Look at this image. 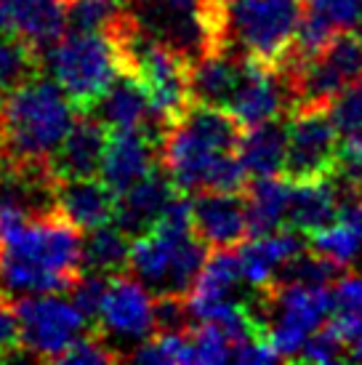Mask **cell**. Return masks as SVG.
I'll use <instances>...</instances> for the list:
<instances>
[{
	"mask_svg": "<svg viewBox=\"0 0 362 365\" xmlns=\"http://www.w3.org/2000/svg\"><path fill=\"white\" fill-rule=\"evenodd\" d=\"M131 245L133 237L123 232L118 224H104L99 230H90L83 240V269L99 274H120L128 272L131 264Z\"/></svg>",
	"mask_w": 362,
	"mask_h": 365,
	"instance_id": "484cf974",
	"label": "cell"
},
{
	"mask_svg": "<svg viewBox=\"0 0 362 365\" xmlns=\"http://www.w3.org/2000/svg\"><path fill=\"white\" fill-rule=\"evenodd\" d=\"M107 144H110V128L93 112H81L53 155V171L59 179L99 176Z\"/></svg>",
	"mask_w": 362,
	"mask_h": 365,
	"instance_id": "d6986e66",
	"label": "cell"
},
{
	"mask_svg": "<svg viewBox=\"0 0 362 365\" xmlns=\"http://www.w3.org/2000/svg\"><path fill=\"white\" fill-rule=\"evenodd\" d=\"M93 115L99 118L110 131H144L160 144L165 136V125L157 120L152 110L150 93L133 75L120 72L118 81L110 86V91L93 107Z\"/></svg>",
	"mask_w": 362,
	"mask_h": 365,
	"instance_id": "2e32d148",
	"label": "cell"
},
{
	"mask_svg": "<svg viewBox=\"0 0 362 365\" xmlns=\"http://www.w3.org/2000/svg\"><path fill=\"white\" fill-rule=\"evenodd\" d=\"M336 30H357L362 21V0H306Z\"/></svg>",
	"mask_w": 362,
	"mask_h": 365,
	"instance_id": "836d02e7",
	"label": "cell"
},
{
	"mask_svg": "<svg viewBox=\"0 0 362 365\" xmlns=\"http://www.w3.org/2000/svg\"><path fill=\"white\" fill-rule=\"evenodd\" d=\"M155 302H157V296L141 280H136L131 272L112 274L104 302H101L99 317H96V323H99L96 331L107 336L118 349H120L118 341L139 346L141 341H147L157 334Z\"/></svg>",
	"mask_w": 362,
	"mask_h": 365,
	"instance_id": "7c38bea8",
	"label": "cell"
},
{
	"mask_svg": "<svg viewBox=\"0 0 362 365\" xmlns=\"http://www.w3.org/2000/svg\"><path fill=\"white\" fill-rule=\"evenodd\" d=\"M331 323L338 328L343 344H346V360L362 363V312L336 309L331 314Z\"/></svg>",
	"mask_w": 362,
	"mask_h": 365,
	"instance_id": "e575fe53",
	"label": "cell"
},
{
	"mask_svg": "<svg viewBox=\"0 0 362 365\" xmlns=\"http://www.w3.org/2000/svg\"><path fill=\"white\" fill-rule=\"evenodd\" d=\"M176 192L179 190L173 187L171 176L162 171V165H157L150 176H144L139 184H133L128 192L118 195L115 224L131 237H139L157 224L165 205L171 203Z\"/></svg>",
	"mask_w": 362,
	"mask_h": 365,
	"instance_id": "44dd1931",
	"label": "cell"
},
{
	"mask_svg": "<svg viewBox=\"0 0 362 365\" xmlns=\"http://www.w3.org/2000/svg\"><path fill=\"white\" fill-rule=\"evenodd\" d=\"M242 280V267L240 254H232V248H216L208 254L202 264L197 283L192 288L190 309L195 320H219L229 307L240 304V285Z\"/></svg>",
	"mask_w": 362,
	"mask_h": 365,
	"instance_id": "5bb4252c",
	"label": "cell"
},
{
	"mask_svg": "<svg viewBox=\"0 0 362 365\" xmlns=\"http://www.w3.org/2000/svg\"><path fill=\"white\" fill-rule=\"evenodd\" d=\"M338 128L328 107H296L288 115V158L285 171L291 182L328 179L338 160Z\"/></svg>",
	"mask_w": 362,
	"mask_h": 365,
	"instance_id": "30bf717a",
	"label": "cell"
},
{
	"mask_svg": "<svg viewBox=\"0 0 362 365\" xmlns=\"http://www.w3.org/2000/svg\"><path fill=\"white\" fill-rule=\"evenodd\" d=\"M237 155L253 179L282 173L288 158V120L277 118L245 128Z\"/></svg>",
	"mask_w": 362,
	"mask_h": 365,
	"instance_id": "cb8c5ba5",
	"label": "cell"
},
{
	"mask_svg": "<svg viewBox=\"0 0 362 365\" xmlns=\"http://www.w3.org/2000/svg\"><path fill=\"white\" fill-rule=\"evenodd\" d=\"M107 285H110V277L99 272H88L83 269V274L72 283L70 288V299L75 302V307L81 309L90 323H96L101 309V302H104V294H107Z\"/></svg>",
	"mask_w": 362,
	"mask_h": 365,
	"instance_id": "d6a6232c",
	"label": "cell"
},
{
	"mask_svg": "<svg viewBox=\"0 0 362 365\" xmlns=\"http://www.w3.org/2000/svg\"><path fill=\"white\" fill-rule=\"evenodd\" d=\"M195 232L211 251L237 248L251 237L248 203L240 192H200L192 200Z\"/></svg>",
	"mask_w": 362,
	"mask_h": 365,
	"instance_id": "4fadbf2b",
	"label": "cell"
},
{
	"mask_svg": "<svg viewBox=\"0 0 362 365\" xmlns=\"http://www.w3.org/2000/svg\"><path fill=\"white\" fill-rule=\"evenodd\" d=\"M309 245L314 251H320L322 256L333 259L336 264L349 267L362 251V232L343 219H336L333 224L322 227L320 232L309 235Z\"/></svg>",
	"mask_w": 362,
	"mask_h": 365,
	"instance_id": "83f0119b",
	"label": "cell"
},
{
	"mask_svg": "<svg viewBox=\"0 0 362 365\" xmlns=\"http://www.w3.org/2000/svg\"><path fill=\"white\" fill-rule=\"evenodd\" d=\"M208 251L192 224L190 195L176 192L157 224L133 237L128 272L155 296H190Z\"/></svg>",
	"mask_w": 362,
	"mask_h": 365,
	"instance_id": "3957f363",
	"label": "cell"
},
{
	"mask_svg": "<svg viewBox=\"0 0 362 365\" xmlns=\"http://www.w3.org/2000/svg\"><path fill=\"white\" fill-rule=\"evenodd\" d=\"M306 245H309L306 235L293 230V227H282L277 232L259 235L251 243H242V280L251 285L256 294H267L277 285V274H280L282 264L299 251H304Z\"/></svg>",
	"mask_w": 362,
	"mask_h": 365,
	"instance_id": "ac0fdd59",
	"label": "cell"
},
{
	"mask_svg": "<svg viewBox=\"0 0 362 365\" xmlns=\"http://www.w3.org/2000/svg\"><path fill=\"white\" fill-rule=\"evenodd\" d=\"M264 304V334L280 360H299L306 339L322 328L336 312L333 291L320 285L277 283L272 291L259 294Z\"/></svg>",
	"mask_w": 362,
	"mask_h": 365,
	"instance_id": "ba28073f",
	"label": "cell"
},
{
	"mask_svg": "<svg viewBox=\"0 0 362 365\" xmlns=\"http://www.w3.org/2000/svg\"><path fill=\"white\" fill-rule=\"evenodd\" d=\"M19 320V346L32 360L61 363L81 336L90 331V320L72 299L59 294H30L14 302Z\"/></svg>",
	"mask_w": 362,
	"mask_h": 365,
	"instance_id": "9c48e42d",
	"label": "cell"
},
{
	"mask_svg": "<svg viewBox=\"0 0 362 365\" xmlns=\"http://www.w3.org/2000/svg\"><path fill=\"white\" fill-rule=\"evenodd\" d=\"M120 360H125L120 349L112 344L104 334H99L96 328H90L88 334L81 336L67 349V355L61 357V363H72V365H104V363H120Z\"/></svg>",
	"mask_w": 362,
	"mask_h": 365,
	"instance_id": "f546056e",
	"label": "cell"
},
{
	"mask_svg": "<svg viewBox=\"0 0 362 365\" xmlns=\"http://www.w3.org/2000/svg\"><path fill=\"white\" fill-rule=\"evenodd\" d=\"M357 35H360V41H362V21H360V27H357Z\"/></svg>",
	"mask_w": 362,
	"mask_h": 365,
	"instance_id": "f35d334b",
	"label": "cell"
},
{
	"mask_svg": "<svg viewBox=\"0 0 362 365\" xmlns=\"http://www.w3.org/2000/svg\"><path fill=\"white\" fill-rule=\"evenodd\" d=\"M192 336V349H195V363L202 365H216L232 360V339L224 334V328L213 320H205L197 328L190 331Z\"/></svg>",
	"mask_w": 362,
	"mask_h": 365,
	"instance_id": "f1b7e54d",
	"label": "cell"
},
{
	"mask_svg": "<svg viewBox=\"0 0 362 365\" xmlns=\"http://www.w3.org/2000/svg\"><path fill=\"white\" fill-rule=\"evenodd\" d=\"M242 133L245 125L227 107L192 102L162 136V171L181 195L208 192L216 165L227 155H237Z\"/></svg>",
	"mask_w": 362,
	"mask_h": 365,
	"instance_id": "277c9868",
	"label": "cell"
},
{
	"mask_svg": "<svg viewBox=\"0 0 362 365\" xmlns=\"http://www.w3.org/2000/svg\"><path fill=\"white\" fill-rule=\"evenodd\" d=\"M341 211V197L336 184L328 179H314V182H293L291 211H288V227L304 232L306 237L320 232L338 219Z\"/></svg>",
	"mask_w": 362,
	"mask_h": 365,
	"instance_id": "603a6c76",
	"label": "cell"
},
{
	"mask_svg": "<svg viewBox=\"0 0 362 365\" xmlns=\"http://www.w3.org/2000/svg\"><path fill=\"white\" fill-rule=\"evenodd\" d=\"M160 165V144L144 131H110L107 155L101 163V179L115 195L128 192L133 184Z\"/></svg>",
	"mask_w": 362,
	"mask_h": 365,
	"instance_id": "e0dca14e",
	"label": "cell"
},
{
	"mask_svg": "<svg viewBox=\"0 0 362 365\" xmlns=\"http://www.w3.org/2000/svg\"><path fill=\"white\" fill-rule=\"evenodd\" d=\"M304 14V0H240L227 11V43L245 56L282 64L296 43Z\"/></svg>",
	"mask_w": 362,
	"mask_h": 365,
	"instance_id": "52a82bcc",
	"label": "cell"
},
{
	"mask_svg": "<svg viewBox=\"0 0 362 365\" xmlns=\"http://www.w3.org/2000/svg\"><path fill=\"white\" fill-rule=\"evenodd\" d=\"M293 182L288 176H259L253 184L245 187V203H248V224L251 237L277 232L288 227V211H291Z\"/></svg>",
	"mask_w": 362,
	"mask_h": 365,
	"instance_id": "7402d4cb",
	"label": "cell"
},
{
	"mask_svg": "<svg viewBox=\"0 0 362 365\" xmlns=\"http://www.w3.org/2000/svg\"><path fill=\"white\" fill-rule=\"evenodd\" d=\"M299 360L304 363H336V360H346V344H343L341 334H338V328L328 320V323L317 328L309 339H306V344H304L301 355Z\"/></svg>",
	"mask_w": 362,
	"mask_h": 365,
	"instance_id": "1f68e13d",
	"label": "cell"
},
{
	"mask_svg": "<svg viewBox=\"0 0 362 365\" xmlns=\"http://www.w3.org/2000/svg\"><path fill=\"white\" fill-rule=\"evenodd\" d=\"M56 205L64 219H70L81 232L99 230L115 222L118 195L101 176L86 179H59L56 187Z\"/></svg>",
	"mask_w": 362,
	"mask_h": 365,
	"instance_id": "ffe728a7",
	"label": "cell"
},
{
	"mask_svg": "<svg viewBox=\"0 0 362 365\" xmlns=\"http://www.w3.org/2000/svg\"><path fill=\"white\" fill-rule=\"evenodd\" d=\"M43 53L11 32L0 30V99L19 88L21 83L41 75Z\"/></svg>",
	"mask_w": 362,
	"mask_h": 365,
	"instance_id": "4316f807",
	"label": "cell"
},
{
	"mask_svg": "<svg viewBox=\"0 0 362 365\" xmlns=\"http://www.w3.org/2000/svg\"><path fill=\"white\" fill-rule=\"evenodd\" d=\"M9 168V158H6V150H3V139H0V176Z\"/></svg>",
	"mask_w": 362,
	"mask_h": 365,
	"instance_id": "8d00e7d4",
	"label": "cell"
},
{
	"mask_svg": "<svg viewBox=\"0 0 362 365\" xmlns=\"http://www.w3.org/2000/svg\"><path fill=\"white\" fill-rule=\"evenodd\" d=\"M141 32L173 51L184 64L227 48V6L219 0H125Z\"/></svg>",
	"mask_w": 362,
	"mask_h": 365,
	"instance_id": "5b68a950",
	"label": "cell"
},
{
	"mask_svg": "<svg viewBox=\"0 0 362 365\" xmlns=\"http://www.w3.org/2000/svg\"><path fill=\"white\" fill-rule=\"evenodd\" d=\"M219 3H222V6H227V9H229V6H234V3H240V0H219Z\"/></svg>",
	"mask_w": 362,
	"mask_h": 365,
	"instance_id": "74e56055",
	"label": "cell"
},
{
	"mask_svg": "<svg viewBox=\"0 0 362 365\" xmlns=\"http://www.w3.org/2000/svg\"><path fill=\"white\" fill-rule=\"evenodd\" d=\"M43 67L81 112H90L123 72L118 43L104 30H70L43 53Z\"/></svg>",
	"mask_w": 362,
	"mask_h": 365,
	"instance_id": "8992f818",
	"label": "cell"
},
{
	"mask_svg": "<svg viewBox=\"0 0 362 365\" xmlns=\"http://www.w3.org/2000/svg\"><path fill=\"white\" fill-rule=\"evenodd\" d=\"M81 110L53 78L35 75L0 99V139L14 168H53Z\"/></svg>",
	"mask_w": 362,
	"mask_h": 365,
	"instance_id": "7a4b0ae2",
	"label": "cell"
},
{
	"mask_svg": "<svg viewBox=\"0 0 362 365\" xmlns=\"http://www.w3.org/2000/svg\"><path fill=\"white\" fill-rule=\"evenodd\" d=\"M242 53L237 48H222L208 56H202L197 64L190 67V91L192 102L200 104H216V107H227L237 83V72H240Z\"/></svg>",
	"mask_w": 362,
	"mask_h": 365,
	"instance_id": "d4e9b609",
	"label": "cell"
},
{
	"mask_svg": "<svg viewBox=\"0 0 362 365\" xmlns=\"http://www.w3.org/2000/svg\"><path fill=\"white\" fill-rule=\"evenodd\" d=\"M0 30L46 53L70 30V0H0Z\"/></svg>",
	"mask_w": 362,
	"mask_h": 365,
	"instance_id": "9a60e30c",
	"label": "cell"
},
{
	"mask_svg": "<svg viewBox=\"0 0 362 365\" xmlns=\"http://www.w3.org/2000/svg\"><path fill=\"white\" fill-rule=\"evenodd\" d=\"M333 299H336V309L362 312V274L343 272L338 283L333 285Z\"/></svg>",
	"mask_w": 362,
	"mask_h": 365,
	"instance_id": "d590c367",
	"label": "cell"
},
{
	"mask_svg": "<svg viewBox=\"0 0 362 365\" xmlns=\"http://www.w3.org/2000/svg\"><path fill=\"white\" fill-rule=\"evenodd\" d=\"M293 107H296V93H293L288 70L282 64H272V61L253 59L242 53L237 83L227 110L245 128H251L259 123L291 115Z\"/></svg>",
	"mask_w": 362,
	"mask_h": 365,
	"instance_id": "8fae6325",
	"label": "cell"
},
{
	"mask_svg": "<svg viewBox=\"0 0 362 365\" xmlns=\"http://www.w3.org/2000/svg\"><path fill=\"white\" fill-rule=\"evenodd\" d=\"M333 123L341 136H357L362 139V78L349 83L331 104H328Z\"/></svg>",
	"mask_w": 362,
	"mask_h": 365,
	"instance_id": "4dcf8cb0",
	"label": "cell"
},
{
	"mask_svg": "<svg viewBox=\"0 0 362 365\" xmlns=\"http://www.w3.org/2000/svg\"><path fill=\"white\" fill-rule=\"evenodd\" d=\"M83 274V232L61 211L0 203V283L16 296L61 294Z\"/></svg>",
	"mask_w": 362,
	"mask_h": 365,
	"instance_id": "6da1fadb",
	"label": "cell"
}]
</instances>
